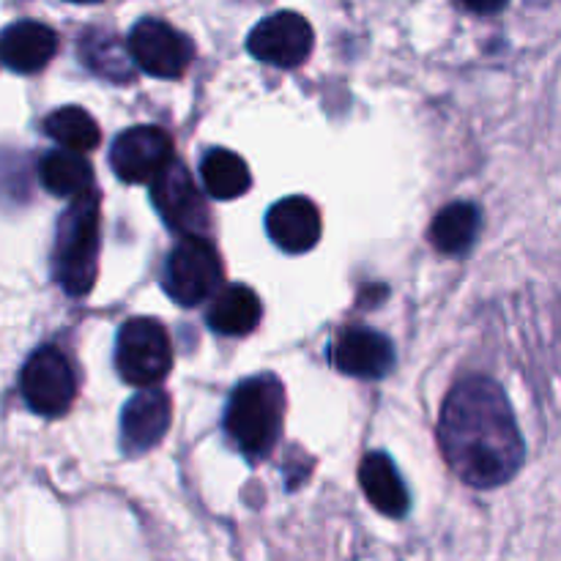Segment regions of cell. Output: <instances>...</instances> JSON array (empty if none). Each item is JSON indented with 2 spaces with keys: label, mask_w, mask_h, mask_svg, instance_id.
I'll return each instance as SVG.
<instances>
[{
  "label": "cell",
  "mask_w": 561,
  "mask_h": 561,
  "mask_svg": "<svg viewBox=\"0 0 561 561\" xmlns=\"http://www.w3.org/2000/svg\"><path fill=\"white\" fill-rule=\"evenodd\" d=\"M151 201L159 217L164 219L173 233L179 236H208L211 219L208 206L197 190L195 179L181 162H170L157 179L151 181Z\"/></svg>",
  "instance_id": "52a82bcc"
},
{
  "label": "cell",
  "mask_w": 561,
  "mask_h": 561,
  "mask_svg": "<svg viewBox=\"0 0 561 561\" xmlns=\"http://www.w3.org/2000/svg\"><path fill=\"white\" fill-rule=\"evenodd\" d=\"M285 420V387L277 376L263 373L241 381L225 411V433L250 463L266 460L277 447Z\"/></svg>",
  "instance_id": "7a4b0ae2"
},
{
  "label": "cell",
  "mask_w": 561,
  "mask_h": 561,
  "mask_svg": "<svg viewBox=\"0 0 561 561\" xmlns=\"http://www.w3.org/2000/svg\"><path fill=\"white\" fill-rule=\"evenodd\" d=\"M247 49L277 69H296L312 53V27L296 11H277L252 27Z\"/></svg>",
  "instance_id": "30bf717a"
},
{
  "label": "cell",
  "mask_w": 561,
  "mask_h": 561,
  "mask_svg": "<svg viewBox=\"0 0 561 561\" xmlns=\"http://www.w3.org/2000/svg\"><path fill=\"white\" fill-rule=\"evenodd\" d=\"M80 58L93 75L115 82V85H126V82L135 80V69H131V60L135 58H131V53L126 55V49L121 47L113 33H85L80 42Z\"/></svg>",
  "instance_id": "ffe728a7"
},
{
  "label": "cell",
  "mask_w": 561,
  "mask_h": 561,
  "mask_svg": "<svg viewBox=\"0 0 561 561\" xmlns=\"http://www.w3.org/2000/svg\"><path fill=\"white\" fill-rule=\"evenodd\" d=\"M332 365L345 376L378 381L394 367V345L387 334L365 327H351L332 343Z\"/></svg>",
  "instance_id": "8fae6325"
},
{
  "label": "cell",
  "mask_w": 561,
  "mask_h": 561,
  "mask_svg": "<svg viewBox=\"0 0 561 561\" xmlns=\"http://www.w3.org/2000/svg\"><path fill=\"white\" fill-rule=\"evenodd\" d=\"M99 195L85 192L75 197L58 219L53 250V272L64 294L80 296L91 294L99 274V247H102V230H99Z\"/></svg>",
  "instance_id": "3957f363"
},
{
  "label": "cell",
  "mask_w": 561,
  "mask_h": 561,
  "mask_svg": "<svg viewBox=\"0 0 561 561\" xmlns=\"http://www.w3.org/2000/svg\"><path fill=\"white\" fill-rule=\"evenodd\" d=\"M3 64L16 75H36L58 53V36L49 25L33 20L14 22L3 31Z\"/></svg>",
  "instance_id": "5bb4252c"
},
{
  "label": "cell",
  "mask_w": 561,
  "mask_h": 561,
  "mask_svg": "<svg viewBox=\"0 0 561 561\" xmlns=\"http://www.w3.org/2000/svg\"><path fill=\"white\" fill-rule=\"evenodd\" d=\"M263 305L257 294L247 285H225L208 307V327L225 337H244V334L255 332L261 323Z\"/></svg>",
  "instance_id": "2e32d148"
},
{
  "label": "cell",
  "mask_w": 561,
  "mask_h": 561,
  "mask_svg": "<svg viewBox=\"0 0 561 561\" xmlns=\"http://www.w3.org/2000/svg\"><path fill=\"white\" fill-rule=\"evenodd\" d=\"M22 398L27 409L38 416H64L77 394V378L71 362L55 345H42L27 356L20 376Z\"/></svg>",
  "instance_id": "8992f818"
},
{
  "label": "cell",
  "mask_w": 561,
  "mask_h": 561,
  "mask_svg": "<svg viewBox=\"0 0 561 561\" xmlns=\"http://www.w3.org/2000/svg\"><path fill=\"white\" fill-rule=\"evenodd\" d=\"M44 131L58 142L60 148H71V151L88 153L99 146L102 140V131H99L96 121L91 113H85L82 107H60L55 113H49L44 118Z\"/></svg>",
  "instance_id": "44dd1931"
},
{
  "label": "cell",
  "mask_w": 561,
  "mask_h": 561,
  "mask_svg": "<svg viewBox=\"0 0 561 561\" xmlns=\"http://www.w3.org/2000/svg\"><path fill=\"white\" fill-rule=\"evenodd\" d=\"M173 162V140L159 126H131L110 148V164L126 184H151Z\"/></svg>",
  "instance_id": "9c48e42d"
},
{
  "label": "cell",
  "mask_w": 561,
  "mask_h": 561,
  "mask_svg": "<svg viewBox=\"0 0 561 561\" xmlns=\"http://www.w3.org/2000/svg\"><path fill=\"white\" fill-rule=\"evenodd\" d=\"M268 239L290 255L312 250L321 239V211L310 197H285L274 203L266 214Z\"/></svg>",
  "instance_id": "4fadbf2b"
},
{
  "label": "cell",
  "mask_w": 561,
  "mask_h": 561,
  "mask_svg": "<svg viewBox=\"0 0 561 561\" xmlns=\"http://www.w3.org/2000/svg\"><path fill=\"white\" fill-rule=\"evenodd\" d=\"M173 420V403L168 392L146 387L124 405L121 414V449L124 455H142L157 447Z\"/></svg>",
  "instance_id": "7c38bea8"
},
{
  "label": "cell",
  "mask_w": 561,
  "mask_h": 561,
  "mask_svg": "<svg viewBox=\"0 0 561 561\" xmlns=\"http://www.w3.org/2000/svg\"><path fill=\"white\" fill-rule=\"evenodd\" d=\"M126 47L146 75L162 77V80L181 77L195 58V47H192L190 38L162 20L137 22L131 27Z\"/></svg>",
  "instance_id": "ba28073f"
},
{
  "label": "cell",
  "mask_w": 561,
  "mask_h": 561,
  "mask_svg": "<svg viewBox=\"0 0 561 561\" xmlns=\"http://www.w3.org/2000/svg\"><path fill=\"white\" fill-rule=\"evenodd\" d=\"M69 3H99V0H69Z\"/></svg>",
  "instance_id": "603a6c76"
},
{
  "label": "cell",
  "mask_w": 561,
  "mask_h": 561,
  "mask_svg": "<svg viewBox=\"0 0 561 561\" xmlns=\"http://www.w3.org/2000/svg\"><path fill=\"white\" fill-rule=\"evenodd\" d=\"M38 179L55 197H80L91 192L93 168L80 151L55 148L38 162Z\"/></svg>",
  "instance_id": "ac0fdd59"
},
{
  "label": "cell",
  "mask_w": 561,
  "mask_h": 561,
  "mask_svg": "<svg viewBox=\"0 0 561 561\" xmlns=\"http://www.w3.org/2000/svg\"><path fill=\"white\" fill-rule=\"evenodd\" d=\"M510 0H463V5H469L471 11H480V14H493V11H502Z\"/></svg>",
  "instance_id": "7402d4cb"
},
{
  "label": "cell",
  "mask_w": 561,
  "mask_h": 561,
  "mask_svg": "<svg viewBox=\"0 0 561 561\" xmlns=\"http://www.w3.org/2000/svg\"><path fill=\"white\" fill-rule=\"evenodd\" d=\"M438 444L455 477L477 491L502 488L526 460L513 405L485 376L463 378L447 394L438 416Z\"/></svg>",
  "instance_id": "6da1fadb"
},
{
  "label": "cell",
  "mask_w": 561,
  "mask_h": 561,
  "mask_svg": "<svg viewBox=\"0 0 561 561\" xmlns=\"http://www.w3.org/2000/svg\"><path fill=\"white\" fill-rule=\"evenodd\" d=\"M222 261L206 236H181L168 252L162 285L181 307H197L222 290Z\"/></svg>",
  "instance_id": "277c9868"
},
{
  "label": "cell",
  "mask_w": 561,
  "mask_h": 561,
  "mask_svg": "<svg viewBox=\"0 0 561 561\" xmlns=\"http://www.w3.org/2000/svg\"><path fill=\"white\" fill-rule=\"evenodd\" d=\"M477 233H480V208L474 203H449L433 217L431 244L444 255H466L474 247Z\"/></svg>",
  "instance_id": "e0dca14e"
},
{
  "label": "cell",
  "mask_w": 561,
  "mask_h": 561,
  "mask_svg": "<svg viewBox=\"0 0 561 561\" xmlns=\"http://www.w3.org/2000/svg\"><path fill=\"white\" fill-rule=\"evenodd\" d=\"M203 190L217 201H236L252 186L250 168L239 153L228 148H211L201 162Z\"/></svg>",
  "instance_id": "d6986e66"
},
{
  "label": "cell",
  "mask_w": 561,
  "mask_h": 561,
  "mask_svg": "<svg viewBox=\"0 0 561 561\" xmlns=\"http://www.w3.org/2000/svg\"><path fill=\"white\" fill-rule=\"evenodd\" d=\"M359 485L365 491L367 502L381 515H387V518H405L409 515V488H405L398 466L383 453L365 455L359 466Z\"/></svg>",
  "instance_id": "9a60e30c"
},
{
  "label": "cell",
  "mask_w": 561,
  "mask_h": 561,
  "mask_svg": "<svg viewBox=\"0 0 561 561\" xmlns=\"http://www.w3.org/2000/svg\"><path fill=\"white\" fill-rule=\"evenodd\" d=\"M115 367L131 387H157L173 367L168 329L153 318H129L121 323L115 337Z\"/></svg>",
  "instance_id": "5b68a950"
}]
</instances>
